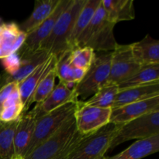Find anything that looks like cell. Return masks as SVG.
I'll use <instances>...</instances> for the list:
<instances>
[{
    "label": "cell",
    "instance_id": "19",
    "mask_svg": "<svg viewBox=\"0 0 159 159\" xmlns=\"http://www.w3.org/2000/svg\"><path fill=\"white\" fill-rule=\"evenodd\" d=\"M159 151V134L138 140L127 149L113 157L103 159H141Z\"/></svg>",
    "mask_w": 159,
    "mask_h": 159
},
{
    "label": "cell",
    "instance_id": "32",
    "mask_svg": "<svg viewBox=\"0 0 159 159\" xmlns=\"http://www.w3.org/2000/svg\"><path fill=\"white\" fill-rule=\"evenodd\" d=\"M0 159H2V158H0Z\"/></svg>",
    "mask_w": 159,
    "mask_h": 159
},
{
    "label": "cell",
    "instance_id": "14",
    "mask_svg": "<svg viewBox=\"0 0 159 159\" xmlns=\"http://www.w3.org/2000/svg\"><path fill=\"white\" fill-rule=\"evenodd\" d=\"M71 2V0H60L57 7L53 11L51 16L47 18L38 27L26 34L24 43L20 48L28 51H35L38 50L40 43L50 35L61 14Z\"/></svg>",
    "mask_w": 159,
    "mask_h": 159
},
{
    "label": "cell",
    "instance_id": "27",
    "mask_svg": "<svg viewBox=\"0 0 159 159\" xmlns=\"http://www.w3.org/2000/svg\"><path fill=\"white\" fill-rule=\"evenodd\" d=\"M23 113V106L20 99L18 85L12 91L3 105L0 113V121L11 122L18 120Z\"/></svg>",
    "mask_w": 159,
    "mask_h": 159
},
{
    "label": "cell",
    "instance_id": "31",
    "mask_svg": "<svg viewBox=\"0 0 159 159\" xmlns=\"http://www.w3.org/2000/svg\"><path fill=\"white\" fill-rule=\"evenodd\" d=\"M11 159H24V158H23V157H21V156H18V155H14L13 156H12V158H11Z\"/></svg>",
    "mask_w": 159,
    "mask_h": 159
},
{
    "label": "cell",
    "instance_id": "20",
    "mask_svg": "<svg viewBox=\"0 0 159 159\" xmlns=\"http://www.w3.org/2000/svg\"><path fill=\"white\" fill-rule=\"evenodd\" d=\"M60 0H37L35 2L34 10L25 21L18 25L21 31L26 34L38 27L47 18L51 16L57 7Z\"/></svg>",
    "mask_w": 159,
    "mask_h": 159
},
{
    "label": "cell",
    "instance_id": "26",
    "mask_svg": "<svg viewBox=\"0 0 159 159\" xmlns=\"http://www.w3.org/2000/svg\"><path fill=\"white\" fill-rule=\"evenodd\" d=\"M119 89L117 85L107 83L101 87L89 100L84 101L86 105L102 109H112Z\"/></svg>",
    "mask_w": 159,
    "mask_h": 159
},
{
    "label": "cell",
    "instance_id": "25",
    "mask_svg": "<svg viewBox=\"0 0 159 159\" xmlns=\"http://www.w3.org/2000/svg\"><path fill=\"white\" fill-rule=\"evenodd\" d=\"M18 120L11 122L0 121V158L11 159L14 154L13 139Z\"/></svg>",
    "mask_w": 159,
    "mask_h": 159
},
{
    "label": "cell",
    "instance_id": "11",
    "mask_svg": "<svg viewBox=\"0 0 159 159\" xmlns=\"http://www.w3.org/2000/svg\"><path fill=\"white\" fill-rule=\"evenodd\" d=\"M57 57L54 54H51L46 61L40 64L25 79L17 84L20 99L23 106V113H27L32 104V99L36 88L42 78L49 71L55 67Z\"/></svg>",
    "mask_w": 159,
    "mask_h": 159
},
{
    "label": "cell",
    "instance_id": "30",
    "mask_svg": "<svg viewBox=\"0 0 159 159\" xmlns=\"http://www.w3.org/2000/svg\"><path fill=\"white\" fill-rule=\"evenodd\" d=\"M17 87V83L16 82H11V83L6 84V85H3L1 89H0V113H1L2 110L3 105L7 100L9 96H10L11 93H12L14 89Z\"/></svg>",
    "mask_w": 159,
    "mask_h": 159
},
{
    "label": "cell",
    "instance_id": "1",
    "mask_svg": "<svg viewBox=\"0 0 159 159\" xmlns=\"http://www.w3.org/2000/svg\"><path fill=\"white\" fill-rule=\"evenodd\" d=\"M84 136L78 131L72 115L51 136L23 158L67 159Z\"/></svg>",
    "mask_w": 159,
    "mask_h": 159
},
{
    "label": "cell",
    "instance_id": "7",
    "mask_svg": "<svg viewBox=\"0 0 159 159\" xmlns=\"http://www.w3.org/2000/svg\"><path fill=\"white\" fill-rule=\"evenodd\" d=\"M159 134V111L152 112L121 125L110 149L130 140H141Z\"/></svg>",
    "mask_w": 159,
    "mask_h": 159
},
{
    "label": "cell",
    "instance_id": "29",
    "mask_svg": "<svg viewBox=\"0 0 159 159\" xmlns=\"http://www.w3.org/2000/svg\"><path fill=\"white\" fill-rule=\"evenodd\" d=\"M95 56L96 54L92 48L88 47L75 48L71 50L70 60L75 68L86 71L91 65Z\"/></svg>",
    "mask_w": 159,
    "mask_h": 159
},
{
    "label": "cell",
    "instance_id": "10",
    "mask_svg": "<svg viewBox=\"0 0 159 159\" xmlns=\"http://www.w3.org/2000/svg\"><path fill=\"white\" fill-rule=\"evenodd\" d=\"M17 53L20 57V65L12 74L4 73V75H0V89L11 82L18 84L51 55L49 53L40 48L35 51H24L20 48Z\"/></svg>",
    "mask_w": 159,
    "mask_h": 159
},
{
    "label": "cell",
    "instance_id": "18",
    "mask_svg": "<svg viewBox=\"0 0 159 159\" xmlns=\"http://www.w3.org/2000/svg\"><path fill=\"white\" fill-rule=\"evenodd\" d=\"M26 34L14 23L0 25V48L4 57L16 53L23 46Z\"/></svg>",
    "mask_w": 159,
    "mask_h": 159
},
{
    "label": "cell",
    "instance_id": "24",
    "mask_svg": "<svg viewBox=\"0 0 159 159\" xmlns=\"http://www.w3.org/2000/svg\"><path fill=\"white\" fill-rule=\"evenodd\" d=\"M159 82V64L141 66L129 79L118 85L119 90Z\"/></svg>",
    "mask_w": 159,
    "mask_h": 159
},
{
    "label": "cell",
    "instance_id": "17",
    "mask_svg": "<svg viewBox=\"0 0 159 159\" xmlns=\"http://www.w3.org/2000/svg\"><path fill=\"white\" fill-rule=\"evenodd\" d=\"M130 48L135 61L141 66L159 64V41L151 36L131 43Z\"/></svg>",
    "mask_w": 159,
    "mask_h": 159
},
{
    "label": "cell",
    "instance_id": "3",
    "mask_svg": "<svg viewBox=\"0 0 159 159\" xmlns=\"http://www.w3.org/2000/svg\"><path fill=\"white\" fill-rule=\"evenodd\" d=\"M86 0H71L61 14L50 35L40 43V49L59 57L69 49L68 43L76 19Z\"/></svg>",
    "mask_w": 159,
    "mask_h": 159
},
{
    "label": "cell",
    "instance_id": "23",
    "mask_svg": "<svg viewBox=\"0 0 159 159\" xmlns=\"http://www.w3.org/2000/svg\"><path fill=\"white\" fill-rule=\"evenodd\" d=\"M100 4L101 0H86L85 1V5L82 8L76 19L75 23L71 37H70L69 43H68L70 50H73L75 48L78 37L90 23Z\"/></svg>",
    "mask_w": 159,
    "mask_h": 159
},
{
    "label": "cell",
    "instance_id": "13",
    "mask_svg": "<svg viewBox=\"0 0 159 159\" xmlns=\"http://www.w3.org/2000/svg\"><path fill=\"white\" fill-rule=\"evenodd\" d=\"M40 116V113L35 107L31 111L23 113L19 118L13 139L14 154L16 155L23 158L26 155L28 145L34 135L36 122Z\"/></svg>",
    "mask_w": 159,
    "mask_h": 159
},
{
    "label": "cell",
    "instance_id": "16",
    "mask_svg": "<svg viewBox=\"0 0 159 159\" xmlns=\"http://www.w3.org/2000/svg\"><path fill=\"white\" fill-rule=\"evenodd\" d=\"M157 96H159V82L119 90L112 110L127 104L146 100Z\"/></svg>",
    "mask_w": 159,
    "mask_h": 159
},
{
    "label": "cell",
    "instance_id": "9",
    "mask_svg": "<svg viewBox=\"0 0 159 159\" xmlns=\"http://www.w3.org/2000/svg\"><path fill=\"white\" fill-rule=\"evenodd\" d=\"M111 112L112 109L91 107L79 100L74 114L78 131L83 135L96 132L110 123Z\"/></svg>",
    "mask_w": 159,
    "mask_h": 159
},
{
    "label": "cell",
    "instance_id": "4",
    "mask_svg": "<svg viewBox=\"0 0 159 159\" xmlns=\"http://www.w3.org/2000/svg\"><path fill=\"white\" fill-rule=\"evenodd\" d=\"M121 125L109 123L96 132L85 135L67 159H103Z\"/></svg>",
    "mask_w": 159,
    "mask_h": 159
},
{
    "label": "cell",
    "instance_id": "5",
    "mask_svg": "<svg viewBox=\"0 0 159 159\" xmlns=\"http://www.w3.org/2000/svg\"><path fill=\"white\" fill-rule=\"evenodd\" d=\"M79 105V100L68 102L37 118L34 135L28 145L26 155L51 136L70 116L74 115Z\"/></svg>",
    "mask_w": 159,
    "mask_h": 159
},
{
    "label": "cell",
    "instance_id": "12",
    "mask_svg": "<svg viewBox=\"0 0 159 159\" xmlns=\"http://www.w3.org/2000/svg\"><path fill=\"white\" fill-rule=\"evenodd\" d=\"M155 111H159V96L113 109L110 123L124 124Z\"/></svg>",
    "mask_w": 159,
    "mask_h": 159
},
{
    "label": "cell",
    "instance_id": "21",
    "mask_svg": "<svg viewBox=\"0 0 159 159\" xmlns=\"http://www.w3.org/2000/svg\"><path fill=\"white\" fill-rule=\"evenodd\" d=\"M71 50H68L57 57L55 73L61 82H63L69 87L73 85L74 88L75 85L82 79L85 71L75 68L71 63Z\"/></svg>",
    "mask_w": 159,
    "mask_h": 159
},
{
    "label": "cell",
    "instance_id": "22",
    "mask_svg": "<svg viewBox=\"0 0 159 159\" xmlns=\"http://www.w3.org/2000/svg\"><path fill=\"white\" fill-rule=\"evenodd\" d=\"M102 5L109 20L115 24L135 18L132 0H102Z\"/></svg>",
    "mask_w": 159,
    "mask_h": 159
},
{
    "label": "cell",
    "instance_id": "28",
    "mask_svg": "<svg viewBox=\"0 0 159 159\" xmlns=\"http://www.w3.org/2000/svg\"><path fill=\"white\" fill-rule=\"evenodd\" d=\"M56 77L57 76H56L55 67H54L42 78L37 85L33 96L32 103L34 102H36L37 104L40 103L49 96L50 93L55 87Z\"/></svg>",
    "mask_w": 159,
    "mask_h": 159
},
{
    "label": "cell",
    "instance_id": "8",
    "mask_svg": "<svg viewBox=\"0 0 159 159\" xmlns=\"http://www.w3.org/2000/svg\"><path fill=\"white\" fill-rule=\"evenodd\" d=\"M141 67L132 54L130 44L118 43L112 51L110 71L107 83L118 85L133 75Z\"/></svg>",
    "mask_w": 159,
    "mask_h": 159
},
{
    "label": "cell",
    "instance_id": "2",
    "mask_svg": "<svg viewBox=\"0 0 159 159\" xmlns=\"http://www.w3.org/2000/svg\"><path fill=\"white\" fill-rule=\"evenodd\" d=\"M115 25L107 17L101 0L90 23L78 37L75 48L88 47L94 51L111 52L118 44L113 34Z\"/></svg>",
    "mask_w": 159,
    "mask_h": 159
},
{
    "label": "cell",
    "instance_id": "6",
    "mask_svg": "<svg viewBox=\"0 0 159 159\" xmlns=\"http://www.w3.org/2000/svg\"><path fill=\"white\" fill-rule=\"evenodd\" d=\"M111 52L96 55L82 79L74 86L78 99H85L93 96L101 87L107 83L110 71Z\"/></svg>",
    "mask_w": 159,
    "mask_h": 159
},
{
    "label": "cell",
    "instance_id": "15",
    "mask_svg": "<svg viewBox=\"0 0 159 159\" xmlns=\"http://www.w3.org/2000/svg\"><path fill=\"white\" fill-rule=\"evenodd\" d=\"M78 101L79 99L76 96L74 88L59 82L49 96L43 102L37 104L35 107L38 110L40 116H42L65 104Z\"/></svg>",
    "mask_w": 159,
    "mask_h": 159
}]
</instances>
